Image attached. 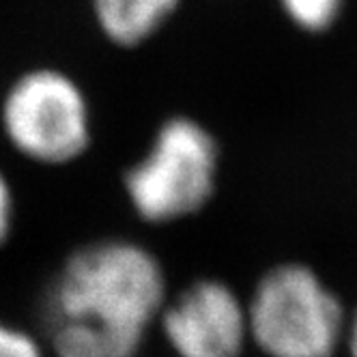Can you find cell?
I'll use <instances>...</instances> for the list:
<instances>
[{"label": "cell", "instance_id": "6da1fadb", "mask_svg": "<svg viewBox=\"0 0 357 357\" xmlns=\"http://www.w3.org/2000/svg\"><path fill=\"white\" fill-rule=\"evenodd\" d=\"M166 301V269L155 252L127 237H101L67 254L41 314L56 357H136Z\"/></svg>", "mask_w": 357, "mask_h": 357}, {"label": "cell", "instance_id": "7a4b0ae2", "mask_svg": "<svg viewBox=\"0 0 357 357\" xmlns=\"http://www.w3.org/2000/svg\"><path fill=\"white\" fill-rule=\"evenodd\" d=\"M220 158L218 138L207 125L190 114H172L123 172V194L144 224L183 222L215 196Z\"/></svg>", "mask_w": 357, "mask_h": 357}, {"label": "cell", "instance_id": "3957f363", "mask_svg": "<svg viewBox=\"0 0 357 357\" xmlns=\"http://www.w3.org/2000/svg\"><path fill=\"white\" fill-rule=\"evenodd\" d=\"M245 310L250 340L267 357H334L344 344V305L305 263L269 267Z\"/></svg>", "mask_w": 357, "mask_h": 357}, {"label": "cell", "instance_id": "277c9868", "mask_svg": "<svg viewBox=\"0 0 357 357\" xmlns=\"http://www.w3.org/2000/svg\"><path fill=\"white\" fill-rule=\"evenodd\" d=\"M0 132L20 158L39 166H69L93 144L86 91L59 67L22 71L0 99Z\"/></svg>", "mask_w": 357, "mask_h": 357}, {"label": "cell", "instance_id": "5b68a950", "mask_svg": "<svg viewBox=\"0 0 357 357\" xmlns=\"http://www.w3.org/2000/svg\"><path fill=\"white\" fill-rule=\"evenodd\" d=\"M158 323L176 357H241L250 340L245 301L218 278L168 297Z\"/></svg>", "mask_w": 357, "mask_h": 357}, {"label": "cell", "instance_id": "8992f818", "mask_svg": "<svg viewBox=\"0 0 357 357\" xmlns=\"http://www.w3.org/2000/svg\"><path fill=\"white\" fill-rule=\"evenodd\" d=\"M181 0H89L95 26L112 45L134 50L155 37Z\"/></svg>", "mask_w": 357, "mask_h": 357}, {"label": "cell", "instance_id": "52a82bcc", "mask_svg": "<svg viewBox=\"0 0 357 357\" xmlns=\"http://www.w3.org/2000/svg\"><path fill=\"white\" fill-rule=\"evenodd\" d=\"M349 0H278L293 26L305 35H323L340 22Z\"/></svg>", "mask_w": 357, "mask_h": 357}, {"label": "cell", "instance_id": "ba28073f", "mask_svg": "<svg viewBox=\"0 0 357 357\" xmlns=\"http://www.w3.org/2000/svg\"><path fill=\"white\" fill-rule=\"evenodd\" d=\"M0 357H45V353L31 331L0 319Z\"/></svg>", "mask_w": 357, "mask_h": 357}, {"label": "cell", "instance_id": "9c48e42d", "mask_svg": "<svg viewBox=\"0 0 357 357\" xmlns=\"http://www.w3.org/2000/svg\"><path fill=\"white\" fill-rule=\"evenodd\" d=\"M15 213H17V205H15L13 185L9 181L7 172L0 168V248L9 243V239L13 235Z\"/></svg>", "mask_w": 357, "mask_h": 357}, {"label": "cell", "instance_id": "30bf717a", "mask_svg": "<svg viewBox=\"0 0 357 357\" xmlns=\"http://www.w3.org/2000/svg\"><path fill=\"white\" fill-rule=\"evenodd\" d=\"M349 351V357H357V308L355 312L347 319V329H344V344Z\"/></svg>", "mask_w": 357, "mask_h": 357}]
</instances>
